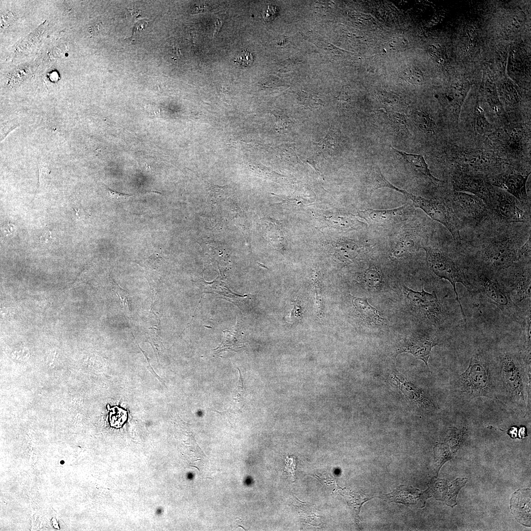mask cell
<instances>
[{
    "mask_svg": "<svg viewBox=\"0 0 531 531\" xmlns=\"http://www.w3.org/2000/svg\"><path fill=\"white\" fill-rule=\"evenodd\" d=\"M456 389L466 397L495 396L489 363L480 354L471 358L467 369L455 383Z\"/></svg>",
    "mask_w": 531,
    "mask_h": 531,
    "instance_id": "6da1fadb",
    "label": "cell"
},
{
    "mask_svg": "<svg viewBox=\"0 0 531 531\" xmlns=\"http://www.w3.org/2000/svg\"><path fill=\"white\" fill-rule=\"evenodd\" d=\"M424 250L430 269L437 276L447 280L452 285L463 317L466 322V317L456 290V284L460 283L469 289V283L455 263L445 252L432 247H425Z\"/></svg>",
    "mask_w": 531,
    "mask_h": 531,
    "instance_id": "7a4b0ae2",
    "label": "cell"
},
{
    "mask_svg": "<svg viewBox=\"0 0 531 531\" xmlns=\"http://www.w3.org/2000/svg\"><path fill=\"white\" fill-rule=\"evenodd\" d=\"M401 193L411 200L415 207L420 208L432 219L443 225L450 233L455 241L460 242V236L458 224L450 209L445 204L416 196L403 189Z\"/></svg>",
    "mask_w": 531,
    "mask_h": 531,
    "instance_id": "3957f363",
    "label": "cell"
},
{
    "mask_svg": "<svg viewBox=\"0 0 531 531\" xmlns=\"http://www.w3.org/2000/svg\"><path fill=\"white\" fill-rule=\"evenodd\" d=\"M524 370L513 357L504 355L502 360L501 377L509 395L524 404L526 399V380Z\"/></svg>",
    "mask_w": 531,
    "mask_h": 531,
    "instance_id": "277c9868",
    "label": "cell"
},
{
    "mask_svg": "<svg viewBox=\"0 0 531 531\" xmlns=\"http://www.w3.org/2000/svg\"><path fill=\"white\" fill-rule=\"evenodd\" d=\"M411 212V206L405 205L390 209L370 208L359 210L358 214L371 226L388 228L406 220Z\"/></svg>",
    "mask_w": 531,
    "mask_h": 531,
    "instance_id": "5b68a950",
    "label": "cell"
},
{
    "mask_svg": "<svg viewBox=\"0 0 531 531\" xmlns=\"http://www.w3.org/2000/svg\"><path fill=\"white\" fill-rule=\"evenodd\" d=\"M517 252L513 244L507 238L492 239L484 250L485 258L494 266L507 267L517 260Z\"/></svg>",
    "mask_w": 531,
    "mask_h": 531,
    "instance_id": "8992f818",
    "label": "cell"
},
{
    "mask_svg": "<svg viewBox=\"0 0 531 531\" xmlns=\"http://www.w3.org/2000/svg\"><path fill=\"white\" fill-rule=\"evenodd\" d=\"M403 292L411 306L425 317H436L441 312L438 298L433 292L428 293L422 287L421 292H416L404 286Z\"/></svg>",
    "mask_w": 531,
    "mask_h": 531,
    "instance_id": "52a82bcc",
    "label": "cell"
},
{
    "mask_svg": "<svg viewBox=\"0 0 531 531\" xmlns=\"http://www.w3.org/2000/svg\"><path fill=\"white\" fill-rule=\"evenodd\" d=\"M452 182L456 192L474 195L482 199L486 205L492 206V194L482 179L466 174H459L454 176Z\"/></svg>",
    "mask_w": 531,
    "mask_h": 531,
    "instance_id": "ba28073f",
    "label": "cell"
},
{
    "mask_svg": "<svg viewBox=\"0 0 531 531\" xmlns=\"http://www.w3.org/2000/svg\"><path fill=\"white\" fill-rule=\"evenodd\" d=\"M529 174L507 173L493 177L490 181L492 185L501 188L521 202L528 199L526 183Z\"/></svg>",
    "mask_w": 531,
    "mask_h": 531,
    "instance_id": "9c48e42d",
    "label": "cell"
},
{
    "mask_svg": "<svg viewBox=\"0 0 531 531\" xmlns=\"http://www.w3.org/2000/svg\"><path fill=\"white\" fill-rule=\"evenodd\" d=\"M515 200L509 193L502 192L493 199L492 206L498 216L505 222H526L528 219L526 214L518 207Z\"/></svg>",
    "mask_w": 531,
    "mask_h": 531,
    "instance_id": "30bf717a",
    "label": "cell"
},
{
    "mask_svg": "<svg viewBox=\"0 0 531 531\" xmlns=\"http://www.w3.org/2000/svg\"><path fill=\"white\" fill-rule=\"evenodd\" d=\"M479 281L480 290L487 298L505 314L512 313L516 306L498 284L483 275L479 277Z\"/></svg>",
    "mask_w": 531,
    "mask_h": 531,
    "instance_id": "8fae6325",
    "label": "cell"
},
{
    "mask_svg": "<svg viewBox=\"0 0 531 531\" xmlns=\"http://www.w3.org/2000/svg\"><path fill=\"white\" fill-rule=\"evenodd\" d=\"M437 343L430 338L423 336L411 337L403 341L398 347L397 354L407 353L422 360L427 367L431 350Z\"/></svg>",
    "mask_w": 531,
    "mask_h": 531,
    "instance_id": "7c38bea8",
    "label": "cell"
},
{
    "mask_svg": "<svg viewBox=\"0 0 531 531\" xmlns=\"http://www.w3.org/2000/svg\"><path fill=\"white\" fill-rule=\"evenodd\" d=\"M453 199L458 207L471 219L480 220L486 215V204L474 195L456 191Z\"/></svg>",
    "mask_w": 531,
    "mask_h": 531,
    "instance_id": "4fadbf2b",
    "label": "cell"
},
{
    "mask_svg": "<svg viewBox=\"0 0 531 531\" xmlns=\"http://www.w3.org/2000/svg\"><path fill=\"white\" fill-rule=\"evenodd\" d=\"M393 380L395 385L401 390L408 398L416 402L422 408L431 409L435 408V405L431 397L422 390L416 387L401 374H394Z\"/></svg>",
    "mask_w": 531,
    "mask_h": 531,
    "instance_id": "5bb4252c",
    "label": "cell"
},
{
    "mask_svg": "<svg viewBox=\"0 0 531 531\" xmlns=\"http://www.w3.org/2000/svg\"><path fill=\"white\" fill-rule=\"evenodd\" d=\"M392 149L398 158L402 160L406 165L418 175L429 179L434 183L441 181L431 174L422 155L406 153L396 149L393 147H392Z\"/></svg>",
    "mask_w": 531,
    "mask_h": 531,
    "instance_id": "9a60e30c",
    "label": "cell"
},
{
    "mask_svg": "<svg viewBox=\"0 0 531 531\" xmlns=\"http://www.w3.org/2000/svg\"><path fill=\"white\" fill-rule=\"evenodd\" d=\"M353 303L364 321L370 325H380L384 322L382 314L371 306L366 298H354Z\"/></svg>",
    "mask_w": 531,
    "mask_h": 531,
    "instance_id": "2e32d148",
    "label": "cell"
},
{
    "mask_svg": "<svg viewBox=\"0 0 531 531\" xmlns=\"http://www.w3.org/2000/svg\"><path fill=\"white\" fill-rule=\"evenodd\" d=\"M324 217L327 225L341 231L355 229L362 225V223L353 215L340 212L330 213L327 216L324 215Z\"/></svg>",
    "mask_w": 531,
    "mask_h": 531,
    "instance_id": "e0dca14e",
    "label": "cell"
},
{
    "mask_svg": "<svg viewBox=\"0 0 531 531\" xmlns=\"http://www.w3.org/2000/svg\"><path fill=\"white\" fill-rule=\"evenodd\" d=\"M332 244L334 254L342 261H351L361 251L360 247L352 240L340 239Z\"/></svg>",
    "mask_w": 531,
    "mask_h": 531,
    "instance_id": "ac0fdd59",
    "label": "cell"
},
{
    "mask_svg": "<svg viewBox=\"0 0 531 531\" xmlns=\"http://www.w3.org/2000/svg\"><path fill=\"white\" fill-rule=\"evenodd\" d=\"M316 145L319 151L324 155H335L340 148L339 133L331 128L323 140Z\"/></svg>",
    "mask_w": 531,
    "mask_h": 531,
    "instance_id": "d6986e66",
    "label": "cell"
},
{
    "mask_svg": "<svg viewBox=\"0 0 531 531\" xmlns=\"http://www.w3.org/2000/svg\"><path fill=\"white\" fill-rule=\"evenodd\" d=\"M224 336L221 343L214 350L217 353L226 350L237 351L244 347L242 339L236 328L223 331Z\"/></svg>",
    "mask_w": 531,
    "mask_h": 531,
    "instance_id": "ffe728a7",
    "label": "cell"
},
{
    "mask_svg": "<svg viewBox=\"0 0 531 531\" xmlns=\"http://www.w3.org/2000/svg\"><path fill=\"white\" fill-rule=\"evenodd\" d=\"M415 249V242L410 235L401 237L392 249L389 257L392 260H398L411 253Z\"/></svg>",
    "mask_w": 531,
    "mask_h": 531,
    "instance_id": "44dd1931",
    "label": "cell"
},
{
    "mask_svg": "<svg viewBox=\"0 0 531 531\" xmlns=\"http://www.w3.org/2000/svg\"><path fill=\"white\" fill-rule=\"evenodd\" d=\"M359 278L366 287L379 290L383 286V279L381 272L375 266H370L359 275Z\"/></svg>",
    "mask_w": 531,
    "mask_h": 531,
    "instance_id": "7402d4cb",
    "label": "cell"
},
{
    "mask_svg": "<svg viewBox=\"0 0 531 531\" xmlns=\"http://www.w3.org/2000/svg\"><path fill=\"white\" fill-rule=\"evenodd\" d=\"M413 120L421 131L428 133H434L436 128V123L427 113L420 110H414L412 113Z\"/></svg>",
    "mask_w": 531,
    "mask_h": 531,
    "instance_id": "603a6c76",
    "label": "cell"
},
{
    "mask_svg": "<svg viewBox=\"0 0 531 531\" xmlns=\"http://www.w3.org/2000/svg\"><path fill=\"white\" fill-rule=\"evenodd\" d=\"M384 118V120L389 124L396 133L403 136L409 135L408 125L403 115L396 113H390L386 114V116Z\"/></svg>",
    "mask_w": 531,
    "mask_h": 531,
    "instance_id": "cb8c5ba5",
    "label": "cell"
},
{
    "mask_svg": "<svg viewBox=\"0 0 531 531\" xmlns=\"http://www.w3.org/2000/svg\"><path fill=\"white\" fill-rule=\"evenodd\" d=\"M239 371V377L237 383L236 387L232 396V403L231 407L226 412L229 414L239 413L243 407L244 401V387L242 381V377L240 370L237 368Z\"/></svg>",
    "mask_w": 531,
    "mask_h": 531,
    "instance_id": "d4e9b609",
    "label": "cell"
},
{
    "mask_svg": "<svg viewBox=\"0 0 531 531\" xmlns=\"http://www.w3.org/2000/svg\"><path fill=\"white\" fill-rule=\"evenodd\" d=\"M399 76L411 84H418L424 80V76L422 71L415 66L409 67L401 72Z\"/></svg>",
    "mask_w": 531,
    "mask_h": 531,
    "instance_id": "484cf974",
    "label": "cell"
},
{
    "mask_svg": "<svg viewBox=\"0 0 531 531\" xmlns=\"http://www.w3.org/2000/svg\"><path fill=\"white\" fill-rule=\"evenodd\" d=\"M474 128L477 133L483 135L492 131V125L488 121L484 113L477 110L474 119Z\"/></svg>",
    "mask_w": 531,
    "mask_h": 531,
    "instance_id": "4316f807",
    "label": "cell"
},
{
    "mask_svg": "<svg viewBox=\"0 0 531 531\" xmlns=\"http://www.w3.org/2000/svg\"><path fill=\"white\" fill-rule=\"evenodd\" d=\"M408 45V40L403 37H394L385 45L386 50L390 52H397L405 49Z\"/></svg>",
    "mask_w": 531,
    "mask_h": 531,
    "instance_id": "83f0119b",
    "label": "cell"
},
{
    "mask_svg": "<svg viewBox=\"0 0 531 531\" xmlns=\"http://www.w3.org/2000/svg\"><path fill=\"white\" fill-rule=\"evenodd\" d=\"M235 61L240 66H248L253 62L252 55L248 50H242L237 54Z\"/></svg>",
    "mask_w": 531,
    "mask_h": 531,
    "instance_id": "f1b7e54d",
    "label": "cell"
},
{
    "mask_svg": "<svg viewBox=\"0 0 531 531\" xmlns=\"http://www.w3.org/2000/svg\"><path fill=\"white\" fill-rule=\"evenodd\" d=\"M276 118L275 128L279 131L287 130L292 122L291 118L284 114L276 115Z\"/></svg>",
    "mask_w": 531,
    "mask_h": 531,
    "instance_id": "f546056e",
    "label": "cell"
},
{
    "mask_svg": "<svg viewBox=\"0 0 531 531\" xmlns=\"http://www.w3.org/2000/svg\"><path fill=\"white\" fill-rule=\"evenodd\" d=\"M531 236L526 243L520 248L517 252V260L525 259L531 255Z\"/></svg>",
    "mask_w": 531,
    "mask_h": 531,
    "instance_id": "4dcf8cb0",
    "label": "cell"
},
{
    "mask_svg": "<svg viewBox=\"0 0 531 531\" xmlns=\"http://www.w3.org/2000/svg\"><path fill=\"white\" fill-rule=\"evenodd\" d=\"M105 186L106 189L109 197L114 201L120 202H122L127 199L128 197L132 196L133 195L121 193L116 191L113 190L106 186Z\"/></svg>",
    "mask_w": 531,
    "mask_h": 531,
    "instance_id": "1f68e13d",
    "label": "cell"
},
{
    "mask_svg": "<svg viewBox=\"0 0 531 531\" xmlns=\"http://www.w3.org/2000/svg\"><path fill=\"white\" fill-rule=\"evenodd\" d=\"M277 14L276 7L273 5H268L266 9L263 13V17L264 20L269 22L272 21Z\"/></svg>",
    "mask_w": 531,
    "mask_h": 531,
    "instance_id": "d6a6232c",
    "label": "cell"
},
{
    "mask_svg": "<svg viewBox=\"0 0 531 531\" xmlns=\"http://www.w3.org/2000/svg\"><path fill=\"white\" fill-rule=\"evenodd\" d=\"M381 97L382 101L389 104H397L399 102V98L395 95L388 93H381Z\"/></svg>",
    "mask_w": 531,
    "mask_h": 531,
    "instance_id": "836d02e7",
    "label": "cell"
},
{
    "mask_svg": "<svg viewBox=\"0 0 531 531\" xmlns=\"http://www.w3.org/2000/svg\"><path fill=\"white\" fill-rule=\"evenodd\" d=\"M101 26V23L94 24L89 28V31L90 34L96 35L100 31Z\"/></svg>",
    "mask_w": 531,
    "mask_h": 531,
    "instance_id": "e575fe53",
    "label": "cell"
},
{
    "mask_svg": "<svg viewBox=\"0 0 531 531\" xmlns=\"http://www.w3.org/2000/svg\"><path fill=\"white\" fill-rule=\"evenodd\" d=\"M222 25V21L219 19H217L216 21L215 22V29L213 33L214 35L219 32Z\"/></svg>",
    "mask_w": 531,
    "mask_h": 531,
    "instance_id": "d590c367",
    "label": "cell"
},
{
    "mask_svg": "<svg viewBox=\"0 0 531 531\" xmlns=\"http://www.w3.org/2000/svg\"><path fill=\"white\" fill-rule=\"evenodd\" d=\"M51 237V235L50 233L48 231H45L44 233V235L41 236V239L42 240V241L47 242L49 240H50Z\"/></svg>",
    "mask_w": 531,
    "mask_h": 531,
    "instance_id": "8d00e7d4",
    "label": "cell"
},
{
    "mask_svg": "<svg viewBox=\"0 0 531 531\" xmlns=\"http://www.w3.org/2000/svg\"><path fill=\"white\" fill-rule=\"evenodd\" d=\"M515 428H512V429L510 430V435L513 438H515L516 437V434L515 433Z\"/></svg>",
    "mask_w": 531,
    "mask_h": 531,
    "instance_id": "74e56055",
    "label": "cell"
}]
</instances>
